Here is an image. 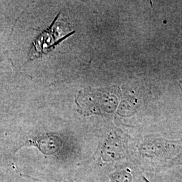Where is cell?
Instances as JSON below:
<instances>
[{"instance_id":"2","label":"cell","mask_w":182,"mask_h":182,"mask_svg":"<svg viewBox=\"0 0 182 182\" xmlns=\"http://www.w3.org/2000/svg\"><path fill=\"white\" fill-rule=\"evenodd\" d=\"M132 176L130 169H126L116 171L110 176L109 182H132Z\"/></svg>"},{"instance_id":"1","label":"cell","mask_w":182,"mask_h":182,"mask_svg":"<svg viewBox=\"0 0 182 182\" xmlns=\"http://www.w3.org/2000/svg\"><path fill=\"white\" fill-rule=\"evenodd\" d=\"M28 144L37 147L45 156H53L59 158L64 157L62 155L64 141L59 136L55 134L38 135L30 139Z\"/></svg>"}]
</instances>
